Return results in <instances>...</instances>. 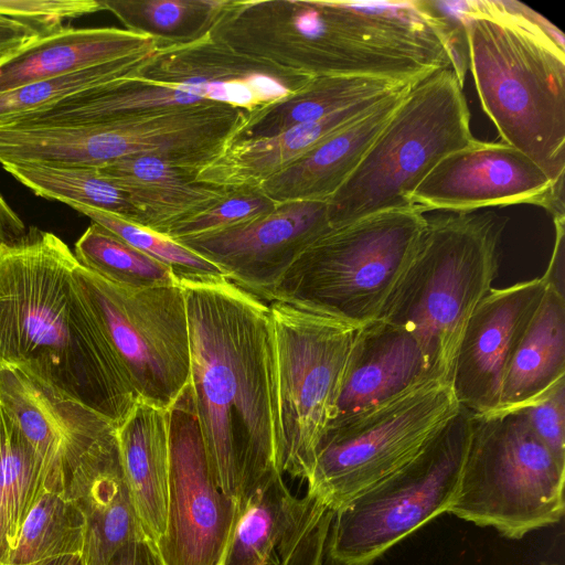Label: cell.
Returning a JSON list of instances; mask_svg holds the SVG:
<instances>
[{"label":"cell","mask_w":565,"mask_h":565,"mask_svg":"<svg viewBox=\"0 0 565 565\" xmlns=\"http://www.w3.org/2000/svg\"><path fill=\"white\" fill-rule=\"evenodd\" d=\"M179 282L200 430L218 484L238 507L280 472L269 306L226 278Z\"/></svg>","instance_id":"obj_1"},{"label":"cell","mask_w":565,"mask_h":565,"mask_svg":"<svg viewBox=\"0 0 565 565\" xmlns=\"http://www.w3.org/2000/svg\"><path fill=\"white\" fill-rule=\"evenodd\" d=\"M55 234L31 226L0 246V370L19 371L119 427L140 401Z\"/></svg>","instance_id":"obj_2"},{"label":"cell","mask_w":565,"mask_h":565,"mask_svg":"<svg viewBox=\"0 0 565 565\" xmlns=\"http://www.w3.org/2000/svg\"><path fill=\"white\" fill-rule=\"evenodd\" d=\"M460 25L481 106L502 142L565 177V40L514 0L438 1Z\"/></svg>","instance_id":"obj_3"},{"label":"cell","mask_w":565,"mask_h":565,"mask_svg":"<svg viewBox=\"0 0 565 565\" xmlns=\"http://www.w3.org/2000/svg\"><path fill=\"white\" fill-rule=\"evenodd\" d=\"M503 227L491 213L427 218L411 263L377 317L409 332L435 376L449 384L467 322L495 277Z\"/></svg>","instance_id":"obj_4"},{"label":"cell","mask_w":565,"mask_h":565,"mask_svg":"<svg viewBox=\"0 0 565 565\" xmlns=\"http://www.w3.org/2000/svg\"><path fill=\"white\" fill-rule=\"evenodd\" d=\"M424 213L411 205L330 228L301 250L267 301L355 328L377 319L415 254Z\"/></svg>","instance_id":"obj_5"},{"label":"cell","mask_w":565,"mask_h":565,"mask_svg":"<svg viewBox=\"0 0 565 565\" xmlns=\"http://www.w3.org/2000/svg\"><path fill=\"white\" fill-rule=\"evenodd\" d=\"M463 81L452 67L409 88L340 189L327 202L331 228L411 206V196L447 154L476 140Z\"/></svg>","instance_id":"obj_6"},{"label":"cell","mask_w":565,"mask_h":565,"mask_svg":"<svg viewBox=\"0 0 565 565\" xmlns=\"http://www.w3.org/2000/svg\"><path fill=\"white\" fill-rule=\"evenodd\" d=\"M565 466L522 409L471 414L470 437L448 513L508 539L557 523Z\"/></svg>","instance_id":"obj_7"},{"label":"cell","mask_w":565,"mask_h":565,"mask_svg":"<svg viewBox=\"0 0 565 565\" xmlns=\"http://www.w3.org/2000/svg\"><path fill=\"white\" fill-rule=\"evenodd\" d=\"M471 413L459 412L401 468L334 511L327 565H372L409 534L448 511L459 482Z\"/></svg>","instance_id":"obj_8"},{"label":"cell","mask_w":565,"mask_h":565,"mask_svg":"<svg viewBox=\"0 0 565 565\" xmlns=\"http://www.w3.org/2000/svg\"><path fill=\"white\" fill-rule=\"evenodd\" d=\"M268 306L275 345L279 470L307 480L358 328L279 301Z\"/></svg>","instance_id":"obj_9"},{"label":"cell","mask_w":565,"mask_h":565,"mask_svg":"<svg viewBox=\"0 0 565 565\" xmlns=\"http://www.w3.org/2000/svg\"><path fill=\"white\" fill-rule=\"evenodd\" d=\"M451 386L433 379L366 415L330 427L306 480L333 512L394 472L459 412Z\"/></svg>","instance_id":"obj_10"},{"label":"cell","mask_w":565,"mask_h":565,"mask_svg":"<svg viewBox=\"0 0 565 565\" xmlns=\"http://www.w3.org/2000/svg\"><path fill=\"white\" fill-rule=\"evenodd\" d=\"M87 303L140 401L169 409L190 381V335L179 284L122 287L79 263Z\"/></svg>","instance_id":"obj_11"},{"label":"cell","mask_w":565,"mask_h":565,"mask_svg":"<svg viewBox=\"0 0 565 565\" xmlns=\"http://www.w3.org/2000/svg\"><path fill=\"white\" fill-rule=\"evenodd\" d=\"M167 411V527L157 551L163 565H222L238 507L212 470L189 384Z\"/></svg>","instance_id":"obj_12"},{"label":"cell","mask_w":565,"mask_h":565,"mask_svg":"<svg viewBox=\"0 0 565 565\" xmlns=\"http://www.w3.org/2000/svg\"><path fill=\"white\" fill-rule=\"evenodd\" d=\"M423 212H475L531 204L565 218L564 183H555L530 157L505 142L476 139L447 154L411 196Z\"/></svg>","instance_id":"obj_13"},{"label":"cell","mask_w":565,"mask_h":565,"mask_svg":"<svg viewBox=\"0 0 565 565\" xmlns=\"http://www.w3.org/2000/svg\"><path fill=\"white\" fill-rule=\"evenodd\" d=\"M327 202L277 204L263 216L205 235L179 239L224 277L263 301L301 250L329 231Z\"/></svg>","instance_id":"obj_14"},{"label":"cell","mask_w":565,"mask_h":565,"mask_svg":"<svg viewBox=\"0 0 565 565\" xmlns=\"http://www.w3.org/2000/svg\"><path fill=\"white\" fill-rule=\"evenodd\" d=\"M548 282L543 275L490 290L477 305L461 335L450 377L460 407L471 414L497 409L510 362Z\"/></svg>","instance_id":"obj_15"},{"label":"cell","mask_w":565,"mask_h":565,"mask_svg":"<svg viewBox=\"0 0 565 565\" xmlns=\"http://www.w3.org/2000/svg\"><path fill=\"white\" fill-rule=\"evenodd\" d=\"M277 472L239 505L222 565H322L334 512Z\"/></svg>","instance_id":"obj_16"},{"label":"cell","mask_w":565,"mask_h":565,"mask_svg":"<svg viewBox=\"0 0 565 565\" xmlns=\"http://www.w3.org/2000/svg\"><path fill=\"white\" fill-rule=\"evenodd\" d=\"M140 78L180 86L206 100L254 113L302 88L312 76L237 53L210 35L160 47Z\"/></svg>","instance_id":"obj_17"},{"label":"cell","mask_w":565,"mask_h":565,"mask_svg":"<svg viewBox=\"0 0 565 565\" xmlns=\"http://www.w3.org/2000/svg\"><path fill=\"white\" fill-rule=\"evenodd\" d=\"M433 379L438 377L416 339L375 319L355 331L327 429L383 407Z\"/></svg>","instance_id":"obj_18"},{"label":"cell","mask_w":565,"mask_h":565,"mask_svg":"<svg viewBox=\"0 0 565 565\" xmlns=\"http://www.w3.org/2000/svg\"><path fill=\"white\" fill-rule=\"evenodd\" d=\"M65 492L85 521L86 565H106L124 545L147 537L125 480L117 438L77 466Z\"/></svg>","instance_id":"obj_19"},{"label":"cell","mask_w":565,"mask_h":565,"mask_svg":"<svg viewBox=\"0 0 565 565\" xmlns=\"http://www.w3.org/2000/svg\"><path fill=\"white\" fill-rule=\"evenodd\" d=\"M412 86L388 95L257 189L277 204L328 202L355 170Z\"/></svg>","instance_id":"obj_20"},{"label":"cell","mask_w":565,"mask_h":565,"mask_svg":"<svg viewBox=\"0 0 565 565\" xmlns=\"http://www.w3.org/2000/svg\"><path fill=\"white\" fill-rule=\"evenodd\" d=\"M161 47L149 35L118 28H62L0 58V93Z\"/></svg>","instance_id":"obj_21"},{"label":"cell","mask_w":565,"mask_h":565,"mask_svg":"<svg viewBox=\"0 0 565 565\" xmlns=\"http://www.w3.org/2000/svg\"><path fill=\"white\" fill-rule=\"evenodd\" d=\"M99 170L127 194L138 215L136 224L163 235L232 190L200 182L198 170L158 157L124 158Z\"/></svg>","instance_id":"obj_22"},{"label":"cell","mask_w":565,"mask_h":565,"mask_svg":"<svg viewBox=\"0 0 565 565\" xmlns=\"http://www.w3.org/2000/svg\"><path fill=\"white\" fill-rule=\"evenodd\" d=\"M384 98L361 102L277 136L232 142L198 171L196 180L226 189H256Z\"/></svg>","instance_id":"obj_23"},{"label":"cell","mask_w":565,"mask_h":565,"mask_svg":"<svg viewBox=\"0 0 565 565\" xmlns=\"http://www.w3.org/2000/svg\"><path fill=\"white\" fill-rule=\"evenodd\" d=\"M117 440L136 514L146 536L156 544L167 527L168 411L139 401L117 427Z\"/></svg>","instance_id":"obj_24"},{"label":"cell","mask_w":565,"mask_h":565,"mask_svg":"<svg viewBox=\"0 0 565 565\" xmlns=\"http://www.w3.org/2000/svg\"><path fill=\"white\" fill-rule=\"evenodd\" d=\"M207 102L180 86L134 77L84 90L1 127L109 122Z\"/></svg>","instance_id":"obj_25"},{"label":"cell","mask_w":565,"mask_h":565,"mask_svg":"<svg viewBox=\"0 0 565 565\" xmlns=\"http://www.w3.org/2000/svg\"><path fill=\"white\" fill-rule=\"evenodd\" d=\"M565 376V298L548 282L504 376L493 412L516 409Z\"/></svg>","instance_id":"obj_26"},{"label":"cell","mask_w":565,"mask_h":565,"mask_svg":"<svg viewBox=\"0 0 565 565\" xmlns=\"http://www.w3.org/2000/svg\"><path fill=\"white\" fill-rule=\"evenodd\" d=\"M411 85L414 84L367 76H316L290 96L250 113L233 142L277 136L361 102L384 98Z\"/></svg>","instance_id":"obj_27"},{"label":"cell","mask_w":565,"mask_h":565,"mask_svg":"<svg viewBox=\"0 0 565 565\" xmlns=\"http://www.w3.org/2000/svg\"><path fill=\"white\" fill-rule=\"evenodd\" d=\"M47 486V473L40 457L0 404L1 563L13 548L30 509Z\"/></svg>","instance_id":"obj_28"},{"label":"cell","mask_w":565,"mask_h":565,"mask_svg":"<svg viewBox=\"0 0 565 565\" xmlns=\"http://www.w3.org/2000/svg\"><path fill=\"white\" fill-rule=\"evenodd\" d=\"M85 521L62 489H43L30 509L4 565H39L82 555Z\"/></svg>","instance_id":"obj_29"},{"label":"cell","mask_w":565,"mask_h":565,"mask_svg":"<svg viewBox=\"0 0 565 565\" xmlns=\"http://www.w3.org/2000/svg\"><path fill=\"white\" fill-rule=\"evenodd\" d=\"M2 167L39 196L70 206L97 209L137 223V212L127 194L99 168L41 163H9Z\"/></svg>","instance_id":"obj_30"},{"label":"cell","mask_w":565,"mask_h":565,"mask_svg":"<svg viewBox=\"0 0 565 565\" xmlns=\"http://www.w3.org/2000/svg\"><path fill=\"white\" fill-rule=\"evenodd\" d=\"M227 0H99L126 30L149 35L161 47L196 42L210 32Z\"/></svg>","instance_id":"obj_31"},{"label":"cell","mask_w":565,"mask_h":565,"mask_svg":"<svg viewBox=\"0 0 565 565\" xmlns=\"http://www.w3.org/2000/svg\"><path fill=\"white\" fill-rule=\"evenodd\" d=\"M159 49L0 93V127L84 90L138 77Z\"/></svg>","instance_id":"obj_32"},{"label":"cell","mask_w":565,"mask_h":565,"mask_svg":"<svg viewBox=\"0 0 565 565\" xmlns=\"http://www.w3.org/2000/svg\"><path fill=\"white\" fill-rule=\"evenodd\" d=\"M73 253L84 268L122 287L147 289L179 284L168 266L94 222L77 239Z\"/></svg>","instance_id":"obj_33"},{"label":"cell","mask_w":565,"mask_h":565,"mask_svg":"<svg viewBox=\"0 0 565 565\" xmlns=\"http://www.w3.org/2000/svg\"><path fill=\"white\" fill-rule=\"evenodd\" d=\"M71 207L114 233L129 245L168 266L179 280L225 278L220 268L213 263L161 233L97 209L82 205H72Z\"/></svg>","instance_id":"obj_34"},{"label":"cell","mask_w":565,"mask_h":565,"mask_svg":"<svg viewBox=\"0 0 565 565\" xmlns=\"http://www.w3.org/2000/svg\"><path fill=\"white\" fill-rule=\"evenodd\" d=\"M277 203L257 188L232 189L204 212L170 227L164 235L174 239L221 232L270 213Z\"/></svg>","instance_id":"obj_35"},{"label":"cell","mask_w":565,"mask_h":565,"mask_svg":"<svg viewBox=\"0 0 565 565\" xmlns=\"http://www.w3.org/2000/svg\"><path fill=\"white\" fill-rule=\"evenodd\" d=\"M103 10L97 0H0V15L20 22L40 36L72 19Z\"/></svg>","instance_id":"obj_36"},{"label":"cell","mask_w":565,"mask_h":565,"mask_svg":"<svg viewBox=\"0 0 565 565\" xmlns=\"http://www.w3.org/2000/svg\"><path fill=\"white\" fill-rule=\"evenodd\" d=\"M519 408L535 435L565 466V376Z\"/></svg>","instance_id":"obj_37"},{"label":"cell","mask_w":565,"mask_h":565,"mask_svg":"<svg viewBox=\"0 0 565 565\" xmlns=\"http://www.w3.org/2000/svg\"><path fill=\"white\" fill-rule=\"evenodd\" d=\"M106 565H163V563L156 544L148 537H141L124 545Z\"/></svg>","instance_id":"obj_38"},{"label":"cell","mask_w":565,"mask_h":565,"mask_svg":"<svg viewBox=\"0 0 565 565\" xmlns=\"http://www.w3.org/2000/svg\"><path fill=\"white\" fill-rule=\"evenodd\" d=\"M39 36L29 26L0 15V58Z\"/></svg>","instance_id":"obj_39"},{"label":"cell","mask_w":565,"mask_h":565,"mask_svg":"<svg viewBox=\"0 0 565 565\" xmlns=\"http://www.w3.org/2000/svg\"><path fill=\"white\" fill-rule=\"evenodd\" d=\"M26 227L0 193V246L21 237Z\"/></svg>","instance_id":"obj_40"},{"label":"cell","mask_w":565,"mask_h":565,"mask_svg":"<svg viewBox=\"0 0 565 565\" xmlns=\"http://www.w3.org/2000/svg\"><path fill=\"white\" fill-rule=\"evenodd\" d=\"M41 565H86L82 555L67 556L64 558L50 561Z\"/></svg>","instance_id":"obj_41"},{"label":"cell","mask_w":565,"mask_h":565,"mask_svg":"<svg viewBox=\"0 0 565 565\" xmlns=\"http://www.w3.org/2000/svg\"><path fill=\"white\" fill-rule=\"evenodd\" d=\"M2 562V555H1V552H0V563Z\"/></svg>","instance_id":"obj_42"},{"label":"cell","mask_w":565,"mask_h":565,"mask_svg":"<svg viewBox=\"0 0 565 565\" xmlns=\"http://www.w3.org/2000/svg\"><path fill=\"white\" fill-rule=\"evenodd\" d=\"M0 565H4V564H0ZM39 565H41V564H39Z\"/></svg>","instance_id":"obj_43"}]
</instances>
